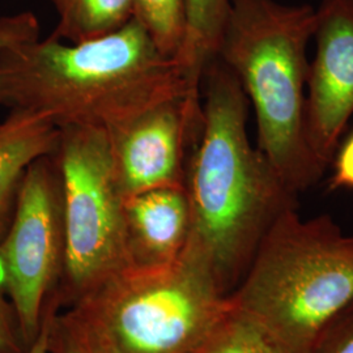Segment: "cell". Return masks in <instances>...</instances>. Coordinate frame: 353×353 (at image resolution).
<instances>
[{
	"instance_id": "1",
	"label": "cell",
	"mask_w": 353,
	"mask_h": 353,
	"mask_svg": "<svg viewBox=\"0 0 353 353\" xmlns=\"http://www.w3.org/2000/svg\"><path fill=\"white\" fill-rule=\"evenodd\" d=\"M202 134L186 168L190 246L211 263L228 296L237 288L267 233L297 210L290 189L246 130L249 100L217 57L202 79Z\"/></svg>"
},
{
	"instance_id": "2",
	"label": "cell",
	"mask_w": 353,
	"mask_h": 353,
	"mask_svg": "<svg viewBox=\"0 0 353 353\" xmlns=\"http://www.w3.org/2000/svg\"><path fill=\"white\" fill-rule=\"evenodd\" d=\"M179 97L202 103L135 19L90 41L50 36L0 51V106L45 114L59 128L109 131Z\"/></svg>"
},
{
	"instance_id": "3",
	"label": "cell",
	"mask_w": 353,
	"mask_h": 353,
	"mask_svg": "<svg viewBox=\"0 0 353 353\" xmlns=\"http://www.w3.org/2000/svg\"><path fill=\"white\" fill-rule=\"evenodd\" d=\"M316 8L279 0H230L217 58L236 75L252 105L256 148L299 195L326 172L306 139L307 45Z\"/></svg>"
},
{
	"instance_id": "4",
	"label": "cell",
	"mask_w": 353,
	"mask_h": 353,
	"mask_svg": "<svg viewBox=\"0 0 353 353\" xmlns=\"http://www.w3.org/2000/svg\"><path fill=\"white\" fill-rule=\"evenodd\" d=\"M285 353H310L321 331L353 301V236L327 214H283L229 296Z\"/></svg>"
},
{
	"instance_id": "5",
	"label": "cell",
	"mask_w": 353,
	"mask_h": 353,
	"mask_svg": "<svg viewBox=\"0 0 353 353\" xmlns=\"http://www.w3.org/2000/svg\"><path fill=\"white\" fill-rule=\"evenodd\" d=\"M229 309L212 265L186 243L169 265L106 279L67 314L103 353H202Z\"/></svg>"
},
{
	"instance_id": "6",
	"label": "cell",
	"mask_w": 353,
	"mask_h": 353,
	"mask_svg": "<svg viewBox=\"0 0 353 353\" xmlns=\"http://www.w3.org/2000/svg\"><path fill=\"white\" fill-rule=\"evenodd\" d=\"M63 204V270L76 300L130 265L125 195L115 176L106 130L61 128L52 154Z\"/></svg>"
},
{
	"instance_id": "7",
	"label": "cell",
	"mask_w": 353,
	"mask_h": 353,
	"mask_svg": "<svg viewBox=\"0 0 353 353\" xmlns=\"http://www.w3.org/2000/svg\"><path fill=\"white\" fill-rule=\"evenodd\" d=\"M62 186L54 156L38 159L21 181L12 221L0 241L3 287L28 347L37 338L43 305L63 267Z\"/></svg>"
},
{
	"instance_id": "8",
	"label": "cell",
	"mask_w": 353,
	"mask_h": 353,
	"mask_svg": "<svg viewBox=\"0 0 353 353\" xmlns=\"http://www.w3.org/2000/svg\"><path fill=\"white\" fill-rule=\"evenodd\" d=\"M202 128L203 103L179 97L106 131L125 198L159 188L185 186L190 154Z\"/></svg>"
},
{
	"instance_id": "9",
	"label": "cell",
	"mask_w": 353,
	"mask_h": 353,
	"mask_svg": "<svg viewBox=\"0 0 353 353\" xmlns=\"http://www.w3.org/2000/svg\"><path fill=\"white\" fill-rule=\"evenodd\" d=\"M313 38L305 127L310 152L326 170L353 115V0H322Z\"/></svg>"
},
{
	"instance_id": "10",
	"label": "cell",
	"mask_w": 353,
	"mask_h": 353,
	"mask_svg": "<svg viewBox=\"0 0 353 353\" xmlns=\"http://www.w3.org/2000/svg\"><path fill=\"white\" fill-rule=\"evenodd\" d=\"M190 223L185 186L159 188L125 198L131 267H157L174 262L186 246Z\"/></svg>"
},
{
	"instance_id": "11",
	"label": "cell",
	"mask_w": 353,
	"mask_h": 353,
	"mask_svg": "<svg viewBox=\"0 0 353 353\" xmlns=\"http://www.w3.org/2000/svg\"><path fill=\"white\" fill-rule=\"evenodd\" d=\"M61 128L45 114L10 110L0 122V241L12 221L21 181L38 159L54 154Z\"/></svg>"
},
{
	"instance_id": "12",
	"label": "cell",
	"mask_w": 353,
	"mask_h": 353,
	"mask_svg": "<svg viewBox=\"0 0 353 353\" xmlns=\"http://www.w3.org/2000/svg\"><path fill=\"white\" fill-rule=\"evenodd\" d=\"M230 0H185V33L176 62L194 97L202 99L205 67L217 57Z\"/></svg>"
},
{
	"instance_id": "13",
	"label": "cell",
	"mask_w": 353,
	"mask_h": 353,
	"mask_svg": "<svg viewBox=\"0 0 353 353\" xmlns=\"http://www.w3.org/2000/svg\"><path fill=\"white\" fill-rule=\"evenodd\" d=\"M58 13L51 37L70 43L101 38L132 19V0H50Z\"/></svg>"
},
{
	"instance_id": "14",
	"label": "cell",
	"mask_w": 353,
	"mask_h": 353,
	"mask_svg": "<svg viewBox=\"0 0 353 353\" xmlns=\"http://www.w3.org/2000/svg\"><path fill=\"white\" fill-rule=\"evenodd\" d=\"M132 19L165 57L176 59L185 33V0H132Z\"/></svg>"
},
{
	"instance_id": "15",
	"label": "cell",
	"mask_w": 353,
	"mask_h": 353,
	"mask_svg": "<svg viewBox=\"0 0 353 353\" xmlns=\"http://www.w3.org/2000/svg\"><path fill=\"white\" fill-rule=\"evenodd\" d=\"M202 353H285L232 305Z\"/></svg>"
},
{
	"instance_id": "16",
	"label": "cell",
	"mask_w": 353,
	"mask_h": 353,
	"mask_svg": "<svg viewBox=\"0 0 353 353\" xmlns=\"http://www.w3.org/2000/svg\"><path fill=\"white\" fill-rule=\"evenodd\" d=\"M50 353H103L67 313L51 319Z\"/></svg>"
},
{
	"instance_id": "17",
	"label": "cell",
	"mask_w": 353,
	"mask_h": 353,
	"mask_svg": "<svg viewBox=\"0 0 353 353\" xmlns=\"http://www.w3.org/2000/svg\"><path fill=\"white\" fill-rule=\"evenodd\" d=\"M310 353H353V301L321 331Z\"/></svg>"
},
{
	"instance_id": "18",
	"label": "cell",
	"mask_w": 353,
	"mask_h": 353,
	"mask_svg": "<svg viewBox=\"0 0 353 353\" xmlns=\"http://www.w3.org/2000/svg\"><path fill=\"white\" fill-rule=\"evenodd\" d=\"M37 16L30 11L0 16V51L39 38Z\"/></svg>"
},
{
	"instance_id": "19",
	"label": "cell",
	"mask_w": 353,
	"mask_h": 353,
	"mask_svg": "<svg viewBox=\"0 0 353 353\" xmlns=\"http://www.w3.org/2000/svg\"><path fill=\"white\" fill-rule=\"evenodd\" d=\"M0 278H3L1 265ZM26 351L12 305L4 300L0 292V353H26Z\"/></svg>"
},
{
	"instance_id": "20",
	"label": "cell",
	"mask_w": 353,
	"mask_h": 353,
	"mask_svg": "<svg viewBox=\"0 0 353 353\" xmlns=\"http://www.w3.org/2000/svg\"><path fill=\"white\" fill-rule=\"evenodd\" d=\"M330 189H353V132L334 156Z\"/></svg>"
},
{
	"instance_id": "21",
	"label": "cell",
	"mask_w": 353,
	"mask_h": 353,
	"mask_svg": "<svg viewBox=\"0 0 353 353\" xmlns=\"http://www.w3.org/2000/svg\"><path fill=\"white\" fill-rule=\"evenodd\" d=\"M51 312H45L42 316V325L39 328L37 338L28 347L26 353H50L49 348V339H50L51 319H52Z\"/></svg>"
},
{
	"instance_id": "22",
	"label": "cell",
	"mask_w": 353,
	"mask_h": 353,
	"mask_svg": "<svg viewBox=\"0 0 353 353\" xmlns=\"http://www.w3.org/2000/svg\"><path fill=\"white\" fill-rule=\"evenodd\" d=\"M352 236H353V234H352Z\"/></svg>"
}]
</instances>
